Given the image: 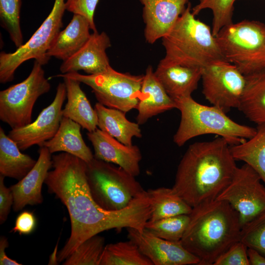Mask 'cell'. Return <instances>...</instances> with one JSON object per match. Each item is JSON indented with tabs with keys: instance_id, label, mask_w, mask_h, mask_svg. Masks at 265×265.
Wrapping results in <instances>:
<instances>
[{
	"instance_id": "cell-1",
	"label": "cell",
	"mask_w": 265,
	"mask_h": 265,
	"mask_svg": "<svg viewBox=\"0 0 265 265\" xmlns=\"http://www.w3.org/2000/svg\"><path fill=\"white\" fill-rule=\"evenodd\" d=\"M53 169L44 184L66 207L71 221V234L56 260L64 261L84 241L111 229L144 228L153 211L147 191L136 197L127 207L115 211L102 208L94 200L88 186L86 162L70 154L52 157Z\"/></svg>"
},
{
	"instance_id": "cell-2",
	"label": "cell",
	"mask_w": 265,
	"mask_h": 265,
	"mask_svg": "<svg viewBox=\"0 0 265 265\" xmlns=\"http://www.w3.org/2000/svg\"><path fill=\"white\" fill-rule=\"evenodd\" d=\"M230 146L221 137L190 145L178 165L173 192L192 208L216 199L237 168Z\"/></svg>"
},
{
	"instance_id": "cell-3",
	"label": "cell",
	"mask_w": 265,
	"mask_h": 265,
	"mask_svg": "<svg viewBox=\"0 0 265 265\" xmlns=\"http://www.w3.org/2000/svg\"><path fill=\"white\" fill-rule=\"evenodd\" d=\"M180 242L197 257L198 265L215 261L240 241L242 226L238 212L224 200L215 199L192 208Z\"/></svg>"
},
{
	"instance_id": "cell-4",
	"label": "cell",
	"mask_w": 265,
	"mask_h": 265,
	"mask_svg": "<svg viewBox=\"0 0 265 265\" xmlns=\"http://www.w3.org/2000/svg\"><path fill=\"white\" fill-rule=\"evenodd\" d=\"M191 8L188 3L171 29L161 38L165 54L159 65L203 68L224 59L212 29L195 18Z\"/></svg>"
},
{
	"instance_id": "cell-5",
	"label": "cell",
	"mask_w": 265,
	"mask_h": 265,
	"mask_svg": "<svg viewBox=\"0 0 265 265\" xmlns=\"http://www.w3.org/2000/svg\"><path fill=\"white\" fill-rule=\"evenodd\" d=\"M175 101L181 112L179 126L173 136V141L178 146L206 134L218 135L233 146L244 142L256 132V129L238 124L221 109L199 104L191 96Z\"/></svg>"
},
{
	"instance_id": "cell-6",
	"label": "cell",
	"mask_w": 265,
	"mask_h": 265,
	"mask_svg": "<svg viewBox=\"0 0 265 265\" xmlns=\"http://www.w3.org/2000/svg\"><path fill=\"white\" fill-rule=\"evenodd\" d=\"M223 58L244 76L265 69V25L243 20L223 27L215 36Z\"/></svg>"
},
{
	"instance_id": "cell-7",
	"label": "cell",
	"mask_w": 265,
	"mask_h": 265,
	"mask_svg": "<svg viewBox=\"0 0 265 265\" xmlns=\"http://www.w3.org/2000/svg\"><path fill=\"white\" fill-rule=\"evenodd\" d=\"M86 175L93 198L107 211L124 209L145 191L135 177L122 168L95 157L86 162Z\"/></svg>"
},
{
	"instance_id": "cell-8",
	"label": "cell",
	"mask_w": 265,
	"mask_h": 265,
	"mask_svg": "<svg viewBox=\"0 0 265 265\" xmlns=\"http://www.w3.org/2000/svg\"><path fill=\"white\" fill-rule=\"evenodd\" d=\"M143 76L119 72L111 67L95 75L72 72L56 76L74 79L87 85L92 89L98 103L125 113L137 107Z\"/></svg>"
},
{
	"instance_id": "cell-9",
	"label": "cell",
	"mask_w": 265,
	"mask_h": 265,
	"mask_svg": "<svg viewBox=\"0 0 265 265\" xmlns=\"http://www.w3.org/2000/svg\"><path fill=\"white\" fill-rule=\"evenodd\" d=\"M65 10V0H55L51 12L25 44L13 53H0V83L12 81L17 69L28 60L34 59L42 66L48 63L47 53L63 26Z\"/></svg>"
},
{
	"instance_id": "cell-10",
	"label": "cell",
	"mask_w": 265,
	"mask_h": 265,
	"mask_svg": "<svg viewBox=\"0 0 265 265\" xmlns=\"http://www.w3.org/2000/svg\"><path fill=\"white\" fill-rule=\"evenodd\" d=\"M50 89L51 84L45 77L42 65L35 61L25 80L0 91V120L12 129L30 124L35 102Z\"/></svg>"
},
{
	"instance_id": "cell-11",
	"label": "cell",
	"mask_w": 265,
	"mask_h": 265,
	"mask_svg": "<svg viewBox=\"0 0 265 265\" xmlns=\"http://www.w3.org/2000/svg\"><path fill=\"white\" fill-rule=\"evenodd\" d=\"M202 93L212 105L227 112L238 108L246 83L245 76L224 59L203 68Z\"/></svg>"
},
{
	"instance_id": "cell-12",
	"label": "cell",
	"mask_w": 265,
	"mask_h": 265,
	"mask_svg": "<svg viewBox=\"0 0 265 265\" xmlns=\"http://www.w3.org/2000/svg\"><path fill=\"white\" fill-rule=\"evenodd\" d=\"M259 175L244 163L216 199L227 202L238 213L242 227L265 211V185Z\"/></svg>"
},
{
	"instance_id": "cell-13",
	"label": "cell",
	"mask_w": 265,
	"mask_h": 265,
	"mask_svg": "<svg viewBox=\"0 0 265 265\" xmlns=\"http://www.w3.org/2000/svg\"><path fill=\"white\" fill-rule=\"evenodd\" d=\"M66 98L65 84L59 83L53 100L41 111L36 120L24 127L11 129L8 136L21 151L34 145L43 146L45 142L54 136L59 127L63 117L62 106Z\"/></svg>"
},
{
	"instance_id": "cell-14",
	"label": "cell",
	"mask_w": 265,
	"mask_h": 265,
	"mask_svg": "<svg viewBox=\"0 0 265 265\" xmlns=\"http://www.w3.org/2000/svg\"><path fill=\"white\" fill-rule=\"evenodd\" d=\"M128 238L153 265H198V259L188 251L179 242L167 240L143 229L128 228Z\"/></svg>"
},
{
	"instance_id": "cell-15",
	"label": "cell",
	"mask_w": 265,
	"mask_h": 265,
	"mask_svg": "<svg viewBox=\"0 0 265 265\" xmlns=\"http://www.w3.org/2000/svg\"><path fill=\"white\" fill-rule=\"evenodd\" d=\"M143 6L146 41L153 44L173 27L184 12L188 0H139Z\"/></svg>"
},
{
	"instance_id": "cell-16",
	"label": "cell",
	"mask_w": 265,
	"mask_h": 265,
	"mask_svg": "<svg viewBox=\"0 0 265 265\" xmlns=\"http://www.w3.org/2000/svg\"><path fill=\"white\" fill-rule=\"evenodd\" d=\"M87 135L95 158L117 165L134 177L139 175L142 154L137 145H125L98 128Z\"/></svg>"
},
{
	"instance_id": "cell-17",
	"label": "cell",
	"mask_w": 265,
	"mask_h": 265,
	"mask_svg": "<svg viewBox=\"0 0 265 265\" xmlns=\"http://www.w3.org/2000/svg\"><path fill=\"white\" fill-rule=\"evenodd\" d=\"M110 40L104 31H93L86 42L73 55L63 61L59 70L62 74L83 71L88 75L101 73L111 67L106 54Z\"/></svg>"
},
{
	"instance_id": "cell-18",
	"label": "cell",
	"mask_w": 265,
	"mask_h": 265,
	"mask_svg": "<svg viewBox=\"0 0 265 265\" xmlns=\"http://www.w3.org/2000/svg\"><path fill=\"white\" fill-rule=\"evenodd\" d=\"M51 154L47 147H40L34 166L23 178L10 187L14 198L12 208L14 212L21 211L27 205L42 203V186L52 167Z\"/></svg>"
},
{
	"instance_id": "cell-19",
	"label": "cell",
	"mask_w": 265,
	"mask_h": 265,
	"mask_svg": "<svg viewBox=\"0 0 265 265\" xmlns=\"http://www.w3.org/2000/svg\"><path fill=\"white\" fill-rule=\"evenodd\" d=\"M173 108H177L175 101L168 95L149 65L143 76L136 108V122L143 125L153 116Z\"/></svg>"
},
{
	"instance_id": "cell-20",
	"label": "cell",
	"mask_w": 265,
	"mask_h": 265,
	"mask_svg": "<svg viewBox=\"0 0 265 265\" xmlns=\"http://www.w3.org/2000/svg\"><path fill=\"white\" fill-rule=\"evenodd\" d=\"M203 68L159 65L154 72L168 95L174 101L191 96L201 79Z\"/></svg>"
},
{
	"instance_id": "cell-21",
	"label": "cell",
	"mask_w": 265,
	"mask_h": 265,
	"mask_svg": "<svg viewBox=\"0 0 265 265\" xmlns=\"http://www.w3.org/2000/svg\"><path fill=\"white\" fill-rule=\"evenodd\" d=\"M91 25L83 16L74 14L69 24L60 30L49 50L47 55L63 61L77 53L89 38Z\"/></svg>"
},
{
	"instance_id": "cell-22",
	"label": "cell",
	"mask_w": 265,
	"mask_h": 265,
	"mask_svg": "<svg viewBox=\"0 0 265 265\" xmlns=\"http://www.w3.org/2000/svg\"><path fill=\"white\" fill-rule=\"evenodd\" d=\"M81 127L78 123L63 116L56 133L52 138L45 142L43 146L47 147L51 154L67 153L85 162H89L94 157L83 139Z\"/></svg>"
},
{
	"instance_id": "cell-23",
	"label": "cell",
	"mask_w": 265,
	"mask_h": 265,
	"mask_svg": "<svg viewBox=\"0 0 265 265\" xmlns=\"http://www.w3.org/2000/svg\"><path fill=\"white\" fill-rule=\"evenodd\" d=\"M67 90V102L62 109L63 116L78 123L88 132L98 128V116L85 93L80 82L74 79L63 77Z\"/></svg>"
},
{
	"instance_id": "cell-24",
	"label": "cell",
	"mask_w": 265,
	"mask_h": 265,
	"mask_svg": "<svg viewBox=\"0 0 265 265\" xmlns=\"http://www.w3.org/2000/svg\"><path fill=\"white\" fill-rule=\"evenodd\" d=\"M94 108L98 116V128L123 144L131 146L133 137H142L140 125L128 120L126 113L98 102Z\"/></svg>"
},
{
	"instance_id": "cell-25",
	"label": "cell",
	"mask_w": 265,
	"mask_h": 265,
	"mask_svg": "<svg viewBox=\"0 0 265 265\" xmlns=\"http://www.w3.org/2000/svg\"><path fill=\"white\" fill-rule=\"evenodd\" d=\"M238 109L257 125L265 123V69L246 76Z\"/></svg>"
},
{
	"instance_id": "cell-26",
	"label": "cell",
	"mask_w": 265,
	"mask_h": 265,
	"mask_svg": "<svg viewBox=\"0 0 265 265\" xmlns=\"http://www.w3.org/2000/svg\"><path fill=\"white\" fill-rule=\"evenodd\" d=\"M21 151L0 127V175L19 181L32 169L37 160Z\"/></svg>"
},
{
	"instance_id": "cell-27",
	"label": "cell",
	"mask_w": 265,
	"mask_h": 265,
	"mask_svg": "<svg viewBox=\"0 0 265 265\" xmlns=\"http://www.w3.org/2000/svg\"><path fill=\"white\" fill-rule=\"evenodd\" d=\"M230 150L234 159L251 166L265 185V123L257 125L256 132L252 137L231 146Z\"/></svg>"
},
{
	"instance_id": "cell-28",
	"label": "cell",
	"mask_w": 265,
	"mask_h": 265,
	"mask_svg": "<svg viewBox=\"0 0 265 265\" xmlns=\"http://www.w3.org/2000/svg\"><path fill=\"white\" fill-rule=\"evenodd\" d=\"M152 201L153 211L149 220L189 214L192 208L181 197L174 193L171 188L160 187L147 190Z\"/></svg>"
},
{
	"instance_id": "cell-29",
	"label": "cell",
	"mask_w": 265,
	"mask_h": 265,
	"mask_svg": "<svg viewBox=\"0 0 265 265\" xmlns=\"http://www.w3.org/2000/svg\"><path fill=\"white\" fill-rule=\"evenodd\" d=\"M100 265H153L152 262L139 250L137 245L129 239L105 245Z\"/></svg>"
},
{
	"instance_id": "cell-30",
	"label": "cell",
	"mask_w": 265,
	"mask_h": 265,
	"mask_svg": "<svg viewBox=\"0 0 265 265\" xmlns=\"http://www.w3.org/2000/svg\"><path fill=\"white\" fill-rule=\"evenodd\" d=\"M189 221V214H180L153 221L148 220L144 229L161 238L179 242L185 234Z\"/></svg>"
},
{
	"instance_id": "cell-31",
	"label": "cell",
	"mask_w": 265,
	"mask_h": 265,
	"mask_svg": "<svg viewBox=\"0 0 265 265\" xmlns=\"http://www.w3.org/2000/svg\"><path fill=\"white\" fill-rule=\"evenodd\" d=\"M237 0H199L191 8L192 13L198 15L205 9H210L213 15L212 30L215 36L224 27L233 23L234 3Z\"/></svg>"
},
{
	"instance_id": "cell-32",
	"label": "cell",
	"mask_w": 265,
	"mask_h": 265,
	"mask_svg": "<svg viewBox=\"0 0 265 265\" xmlns=\"http://www.w3.org/2000/svg\"><path fill=\"white\" fill-rule=\"evenodd\" d=\"M22 4V0H0V26L7 31L17 48L23 44L20 25Z\"/></svg>"
},
{
	"instance_id": "cell-33",
	"label": "cell",
	"mask_w": 265,
	"mask_h": 265,
	"mask_svg": "<svg viewBox=\"0 0 265 265\" xmlns=\"http://www.w3.org/2000/svg\"><path fill=\"white\" fill-rule=\"evenodd\" d=\"M105 238L98 235L82 242L63 262L64 265H100Z\"/></svg>"
},
{
	"instance_id": "cell-34",
	"label": "cell",
	"mask_w": 265,
	"mask_h": 265,
	"mask_svg": "<svg viewBox=\"0 0 265 265\" xmlns=\"http://www.w3.org/2000/svg\"><path fill=\"white\" fill-rule=\"evenodd\" d=\"M240 240L265 256V211L242 227Z\"/></svg>"
},
{
	"instance_id": "cell-35",
	"label": "cell",
	"mask_w": 265,
	"mask_h": 265,
	"mask_svg": "<svg viewBox=\"0 0 265 265\" xmlns=\"http://www.w3.org/2000/svg\"><path fill=\"white\" fill-rule=\"evenodd\" d=\"M247 248L240 240L232 245L219 256L213 265H250Z\"/></svg>"
},
{
	"instance_id": "cell-36",
	"label": "cell",
	"mask_w": 265,
	"mask_h": 265,
	"mask_svg": "<svg viewBox=\"0 0 265 265\" xmlns=\"http://www.w3.org/2000/svg\"><path fill=\"white\" fill-rule=\"evenodd\" d=\"M100 0H66V10L74 14H79L89 21L92 30L97 31L94 23L95 11Z\"/></svg>"
},
{
	"instance_id": "cell-37",
	"label": "cell",
	"mask_w": 265,
	"mask_h": 265,
	"mask_svg": "<svg viewBox=\"0 0 265 265\" xmlns=\"http://www.w3.org/2000/svg\"><path fill=\"white\" fill-rule=\"evenodd\" d=\"M36 219L34 213L30 211H25L17 217L15 226L11 232L18 233L19 235H29L35 229Z\"/></svg>"
},
{
	"instance_id": "cell-38",
	"label": "cell",
	"mask_w": 265,
	"mask_h": 265,
	"mask_svg": "<svg viewBox=\"0 0 265 265\" xmlns=\"http://www.w3.org/2000/svg\"><path fill=\"white\" fill-rule=\"evenodd\" d=\"M4 177L0 175V224L7 220L10 210L13 207L14 198L10 187L4 185Z\"/></svg>"
},
{
	"instance_id": "cell-39",
	"label": "cell",
	"mask_w": 265,
	"mask_h": 265,
	"mask_svg": "<svg viewBox=\"0 0 265 265\" xmlns=\"http://www.w3.org/2000/svg\"><path fill=\"white\" fill-rule=\"evenodd\" d=\"M7 238L4 236L0 238V265H21L17 261L9 258L6 253L5 249L8 247Z\"/></svg>"
},
{
	"instance_id": "cell-40",
	"label": "cell",
	"mask_w": 265,
	"mask_h": 265,
	"mask_svg": "<svg viewBox=\"0 0 265 265\" xmlns=\"http://www.w3.org/2000/svg\"><path fill=\"white\" fill-rule=\"evenodd\" d=\"M247 255L250 265H265V256L256 250L248 248Z\"/></svg>"
}]
</instances>
